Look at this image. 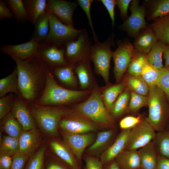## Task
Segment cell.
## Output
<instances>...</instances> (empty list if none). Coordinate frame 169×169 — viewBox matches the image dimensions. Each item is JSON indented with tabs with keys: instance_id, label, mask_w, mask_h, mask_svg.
<instances>
[{
	"instance_id": "1",
	"label": "cell",
	"mask_w": 169,
	"mask_h": 169,
	"mask_svg": "<svg viewBox=\"0 0 169 169\" xmlns=\"http://www.w3.org/2000/svg\"><path fill=\"white\" fill-rule=\"evenodd\" d=\"M11 58L16 64L19 95L28 102L36 100L45 86L46 64L35 56L24 60Z\"/></svg>"
},
{
	"instance_id": "2",
	"label": "cell",
	"mask_w": 169,
	"mask_h": 169,
	"mask_svg": "<svg viewBox=\"0 0 169 169\" xmlns=\"http://www.w3.org/2000/svg\"><path fill=\"white\" fill-rule=\"evenodd\" d=\"M45 73V88L41 96L36 101V104L50 106L66 104L87 94V91L69 90L60 86L55 81L49 67L46 64Z\"/></svg>"
},
{
	"instance_id": "3",
	"label": "cell",
	"mask_w": 169,
	"mask_h": 169,
	"mask_svg": "<svg viewBox=\"0 0 169 169\" xmlns=\"http://www.w3.org/2000/svg\"><path fill=\"white\" fill-rule=\"evenodd\" d=\"M73 110L97 126L113 129V118L106 109L97 88L94 90L86 100L75 105Z\"/></svg>"
},
{
	"instance_id": "4",
	"label": "cell",
	"mask_w": 169,
	"mask_h": 169,
	"mask_svg": "<svg viewBox=\"0 0 169 169\" xmlns=\"http://www.w3.org/2000/svg\"><path fill=\"white\" fill-rule=\"evenodd\" d=\"M149 113L146 120L155 131L165 130L169 115V107L164 92L157 85L149 87L148 93Z\"/></svg>"
},
{
	"instance_id": "5",
	"label": "cell",
	"mask_w": 169,
	"mask_h": 169,
	"mask_svg": "<svg viewBox=\"0 0 169 169\" xmlns=\"http://www.w3.org/2000/svg\"><path fill=\"white\" fill-rule=\"evenodd\" d=\"M66 111L61 107L35 103L31 107L30 111L41 129L47 135L54 137L58 135L59 123Z\"/></svg>"
},
{
	"instance_id": "6",
	"label": "cell",
	"mask_w": 169,
	"mask_h": 169,
	"mask_svg": "<svg viewBox=\"0 0 169 169\" xmlns=\"http://www.w3.org/2000/svg\"><path fill=\"white\" fill-rule=\"evenodd\" d=\"M113 42L108 39L100 42L98 39L95 41L90 50V59L94 63L95 70L103 77L106 84L109 82L110 61L112 57L110 45Z\"/></svg>"
},
{
	"instance_id": "7",
	"label": "cell",
	"mask_w": 169,
	"mask_h": 169,
	"mask_svg": "<svg viewBox=\"0 0 169 169\" xmlns=\"http://www.w3.org/2000/svg\"><path fill=\"white\" fill-rule=\"evenodd\" d=\"M49 30L47 38V42L65 46L68 42L76 40L84 29H77L66 25L51 13H49Z\"/></svg>"
},
{
	"instance_id": "8",
	"label": "cell",
	"mask_w": 169,
	"mask_h": 169,
	"mask_svg": "<svg viewBox=\"0 0 169 169\" xmlns=\"http://www.w3.org/2000/svg\"><path fill=\"white\" fill-rule=\"evenodd\" d=\"M59 126L62 131L73 134H84L97 131L96 125L74 110H66Z\"/></svg>"
},
{
	"instance_id": "9",
	"label": "cell",
	"mask_w": 169,
	"mask_h": 169,
	"mask_svg": "<svg viewBox=\"0 0 169 169\" xmlns=\"http://www.w3.org/2000/svg\"><path fill=\"white\" fill-rule=\"evenodd\" d=\"M65 46L48 43L44 40L38 42L35 56L44 62L49 67L69 64L65 58Z\"/></svg>"
},
{
	"instance_id": "10",
	"label": "cell",
	"mask_w": 169,
	"mask_h": 169,
	"mask_svg": "<svg viewBox=\"0 0 169 169\" xmlns=\"http://www.w3.org/2000/svg\"><path fill=\"white\" fill-rule=\"evenodd\" d=\"M92 46L87 32L85 29L75 40L69 41L65 45V58L69 64H74L90 58Z\"/></svg>"
},
{
	"instance_id": "11",
	"label": "cell",
	"mask_w": 169,
	"mask_h": 169,
	"mask_svg": "<svg viewBox=\"0 0 169 169\" xmlns=\"http://www.w3.org/2000/svg\"><path fill=\"white\" fill-rule=\"evenodd\" d=\"M156 135L152 126L146 119H143L131 129L125 150H138L152 141Z\"/></svg>"
},
{
	"instance_id": "12",
	"label": "cell",
	"mask_w": 169,
	"mask_h": 169,
	"mask_svg": "<svg viewBox=\"0 0 169 169\" xmlns=\"http://www.w3.org/2000/svg\"><path fill=\"white\" fill-rule=\"evenodd\" d=\"M112 52L114 64V72L116 82L118 83L128 69L135 49L129 42H121Z\"/></svg>"
},
{
	"instance_id": "13",
	"label": "cell",
	"mask_w": 169,
	"mask_h": 169,
	"mask_svg": "<svg viewBox=\"0 0 169 169\" xmlns=\"http://www.w3.org/2000/svg\"><path fill=\"white\" fill-rule=\"evenodd\" d=\"M131 2L130 8L131 15L120 27L135 38L141 30L146 28L145 19L146 9L144 6L139 5L138 0H133Z\"/></svg>"
},
{
	"instance_id": "14",
	"label": "cell",
	"mask_w": 169,
	"mask_h": 169,
	"mask_svg": "<svg viewBox=\"0 0 169 169\" xmlns=\"http://www.w3.org/2000/svg\"><path fill=\"white\" fill-rule=\"evenodd\" d=\"M63 141L73 152L79 164L84 151L94 141L96 136L94 132L73 134L62 131Z\"/></svg>"
},
{
	"instance_id": "15",
	"label": "cell",
	"mask_w": 169,
	"mask_h": 169,
	"mask_svg": "<svg viewBox=\"0 0 169 169\" xmlns=\"http://www.w3.org/2000/svg\"><path fill=\"white\" fill-rule=\"evenodd\" d=\"M77 2L63 0H47L46 11L51 13L64 24L74 26L73 15Z\"/></svg>"
},
{
	"instance_id": "16",
	"label": "cell",
	"mask_w": 169,
	"mask_h": 169,
	"mask_svg": "<svg viewBox=\"0 0 169 169\" xmlns=\"http://www.w3.org/2000/svg\"><path fill=\"white\" fill-rule=\"evenodd\" d=\"M38 42L32 40L17 45L5 44L0 48L4 54L21 59H27L35 56Z\"/></svg>"
},
{
	"instance_id": "17",
	"label": "cell",
	"mask_w": 169,
	"mask_h": 169,
	"mask_svg": "<svg viewBox=\"0 0 169 169\" xmlns=\"http://www.w3.org/2000/svg\"><path fill=\"white\" fill-rule=\"evenodd\" d=\"M19 152L29 157L39 149L41 143V137L36 128L24 131L19 138Z\"/></svg>"
},
{
	"instance_id": "18",
	"label": "cell",
	"mask_w": 169,
	"mask_h": 169,
	"mask_svg": "<svg viewBox=\"0 0 169 169\" xmlns=\"http://www.w3.org/2000/svg\"><path fill=\"white\" fill-rule=\"evenodd\" d=\"M131 129L122 130L113 143L100 156L103 165L114 160L126 147Z\"/></svg>"
},
{
	"instance_id": "19",
	"label": "cell",
	"mask_w": 169,
	"mask_h": 169,
	"mask_svg": "<svg viewBox=\"0 0 169 169\" xmlns=\"http://www.w3.org/2000/svg\"><path fill=\"white\" fill-rule=\"evenodd\" d=\"M11 112L22 126L24 131L36 128L35 120L25 102L16 98Z\"/></svg>"
},
{
	"instance_id": "20",
	"label": "cell",
	"mask_w": 169,
	"mask_h": 169,
	"mask_svg": "<svg viewBox=\"0 0 169 169\" xmlns=\"http://www.w3.org/2000/svg\"><path fill=\"white\" fill-rule=\"evenodd\" d=\"M115 133L114 129L98 132L94 142L85 150L87 155L97 157L110 146Z\"/></svg>"
},
{
	"instance_id": "21",
	"label": "cell",
	"mask_w": 169,
	"mask_h": 169,
	"mask_svg": "<svg viewBox=\"0 0 169 169\" xmlns=\"http://www.w3.org/2000/svg\"><path fill=\"white\" fill-rule=\"evenodd\" d=\"M50 146L54 153L72 169H80V164L63 141L52 140Z\"/></svg>"
},
{
	"instance_id": "22",
	"label": "cell",
	"mask_w": 169,
	"mask_h": 169,
	"mask_svg": "<svg viewBox=\"0 0 169 169\" xmlns=\"http://www.w3.org/2000/svg\"><path fill=\"white\" fill-rule=\"evenodd\" d=\"M135 38L133 45L134 49L146 54L157 41L155 32L150 27L141 30Z\"/></svg>"
},
{
	"instance_id": "23",
	"label": "cell",
	"mask_w": 169,
	"mask_h": 169,
	"mask_svg": "<svg viewBox=\"0 0 169 169\" xmlns=\"http://www.w3.org/2000/svg\"><path fill=\"white\" fill-rule=\"evenodd\" d=\"M141 168L142 169H157L158 154L153 141L137 150Z\"/></svg>"
},
{
	"instance_id": "24",
	"label": "cell",
	"mask_w": 169,
	"mask_h": 169,
	"mask_svg": "<svg viewBox=\"0 0 169 169\" xmlns=\"http://www.w3.org/2000/svg\"><path fill=\"white\" fill-rule=\"evenodd\" d=\"M114 160L121 169H139L141 168L137 150H124Z\"/></svg>"
},
{
	"instance_id": "25",
	"label": "cell",
	"mask_w": 169,
	"mask_h": 169,
	"mask_svg": "<svg viewBox=\"0 0 169 169\" xmlns=\"http://www.w3.org/2000/svg\"><path fill=\"white\" fill-rule=\"evenodd\" d=\"M0 120L1 130L7 136L19 138L24 131L22 125L11 112Z\"/></svg>"
},
{
	"instance_id": "26",
	"label": "cell",
	"mask_w": 169,
	"mask_h": 169,
	"mask_svg": "<svg viewBox=\"0 0 169 169\" xmlns=\"http://www.w3.org/2000/svg\"><path fill=\"white\" fill-rule=\"evenodd\" d=\"M28 20L32 24L46 10L47 0H24Z\"/></svg>"
},
{
	"instance_id": "27",
	"label": "cell",
	"mask_w": 169,
	"mask_h": 169,
	"mask_svg": "<svg viewBox=\"0 0 169 169\" xmlns=\"http://www.w3.org/2000/svg\"><path fill=\"white\" fill-rule=\"evenodd\" d=\"M49 13L45 10L38 18L34 24L31 40L39 42L47 38L49 30Z\"/></svg>"
},
{
	"instance_id": "28",
	"label": "cell",
	"mask_w": 169,
	"mask_h": 169,
	"mask_svg": "<svg viewBox=\"0 0 169 169\" xmlns=\"http://www.w3.org/2000/svg\"><path fill=\"white\" fill-rule=\"evenodd\" d=\"M150 27L155 32L157 40L165 45L169 44V13L155 19Z\"/></svg>"
},
{
	"instance_id": "29",
	"label": "cell",
	"mask_w": 169,
	"mask_h": 169,
	"mask_svg": "<svg viewBox=\"0 0 169 169\" xmlns=\"http://www.w3.org/2000/svg\"><path fill=\"white\" fill-rule=\"evenodd\" d=\"M10 93L19 95L16 67L10 75L0 80V98L6 96Z\"/></svg>"
},
{
	"instance_id": "30",
	"label": "cell",
	"mask_w": 169,
	"mask_h": 169,
	"mask_svg": "<svg viewBox=\"0 0 169 169\" xmlns=\"http://www.w3.org/2000/svg\"><path fill=\"white\" fill-rule=\"evenodd\" d=\"M131 91L125 89L114 102L109 113L114 118H117L124 114L128 108Z\"/></svg>"
},
{
	"instance_id": "31",
	"label": "cell",
	"mask_w": 169,
	"mask_h": 169,
	"mask_svg": "<svg viewBox=\"0 0 169 169\" xmlns=\"http://www.w3.org/2000/svg\"><path fill=\"white\" fill-rule=\"evenodd\" d=\"M74 64L55 67L54 73L62 83L70 86H74L76 80L74 73Z\"/></svg>"
},
{
	"instance_id": "32",
	"label": "cell",
	"mask_w": 169,
	"mask_h": 169,
	"mask_svg": "<svg viewBox=\"0 0 169 169\" xmlns=\"http://www.w3.org/2000/svg\"><path fill=\"white\" fill-rule=\"evenodd\" d=\"M125 86L124 83H120L107 88L103 91L102 97L103 101L109 112L115 101L125 90Z\"/></svg>"
},
{
	"instance_id": "33",
	"label": "cell",
	"mask_w": 169,
	"mask_h": 169,
	"mask_svg": "<svg viewBox=\"0 0 169 169\" xmlns=\"http://www.w3.org/2000/svg\"><path fill=\"white\" fill-rule=\"evenodd\" d=\"M149 2L150 10L148 19H155L169 13V0L147 1Z\"/></svg>"
},
{
	"instance_id": "34",
	"label": "cell",
	"mask_w": 169,
	"mask_h": 169,
	"mask_svg": "<svg viewBox=\"0 0 169 169\" xmlns=\"http://www.w3.org/2000/svg\"><path fill=\"white\" fill-rule=\"evenodd\" d=\"M153 141L158 155L169 158V129L157 132Z\"/></svg>"
},
{
	"instance_id": "35",
	"label": "cell",
	"mask_w": 169,
	"mask_h": 169,
	"mask_svg": "<svg viewBox=\"0 0 169 169\" xmlns=\"http://www.w3.org/2000/svg\"><path fill=\"white\" fill-rule=\"evenodd\" d=\"M146 55V54L135 49L131 61L127 69L129 74L133 76L141 75L143 68L148 62Z\"/></svg>"
},
{
	"instance_id": "36",
	"label": "cell",
	"mask_w": 169,
	"mask_h": 169,
	"mask_svg": "<svg viewBox=\"0 0 169 169\" xmlns=\"http://www.w3.org/2000/svg\"><path fill=\"white\" fill-rule=\"evenodd\" d=\"M165 45L161 42L157 40L146 55L148 62L158 69H161L164 67L162 57Z\"/></svg>"
},
{
	"instance_id": "37",
	"label": "cell",
	"mask_w": 169,
	"mask_h": 169,
	"mask_svg": "<svg viewBox=\"0 0 169 169\" xmlns=\"http://www.w3.org/2000/svg\"><path fill=\"white\" fill-rule=\"evenodd\" d=\"M0 142V154L12 157L19 152V138L5 135Z\"/></svg>"
},
{
	"instance_id": "38",
	"label": "cell",
	"mask_w": 169,
	"mask_h": 169,
	"mask_svg": "<svg viewBox=\"0 0 169 169\" xmlns=\"http://www.w3.org/2000/svg\"><path fill=\"white\" fill-rule=\"evenodd\" d=\"M4 1L17 22L23 23L28 21L23 0H5Z\"/></svg>"
},
{
	"instance_id": "39",
	"label": "cell",
	"mask_w": 169,
	"mask_h": 169,
	"mask_svg": "<svg viewBox=\"0 0 169 169\" xmlns=\"http://www.w3.org/2000/svg\"><path fill=\"white\" fill-rule=\"evenodd\" d=\"M77 62L74 67L80 85L82 89H86L90 85L91 83L89 66L87 61L82 60Z\"/></svg>"
},
{
	"instance_id": "40",
	"label": "cell",
	"mask_w": 169,
	"mask_h": 169,
	"mask_svg": "<svg viewBox=\"0 0 169 169\" xmlns=\"http://www.w3.org/2000/svg\"><path fill=\"white\" fill-rule=\"evenodd\" d=\"M128 88L131 91L146 96L148 94L149 87L141 75H131L127 79Z\"/></svg>"
},
{
	"instance_id": "41",
	"label": "cell",
	"mask_w": 169,
	"mask_h": 169,
	"mask_svg": "<svg viewBox=\"0 0 169 169\" xmlns=\"http://www.w3.org/2000/svg\"><path fill=\"white\" fill-rule=\"evenodd\" d=\"M45 149V146H43L30 156L25 169H44Z\"/></svg>"
},
{
	"instance_id": "42",
	"label": "cell",
	"mask_w": 169,
	"mask_h": 169,
	"mask_svg": "<svg viewBox=\"0 0 169 169\" xmlns=\"http://www.w3.org/2000/svg\"><path fill=\"white\" fill-rule=\"evenodd\" d=\"M159 72L160 69H157L147 62L142 69L141 76L149 87L156 85Z\"/></svg>"
},
{
	"instance_id": "43",
	"label": "cell",
	"mask_w": 169,
	"mask_h": 169,
	"mask_svg": "<svg viewBox=\"0 0 169 169\" xmlns=\"http://www.w3.org/2000/svg\"><path fill=\"white\" fill-rule=\"evenodd\" d=\"M148 97L131 91L128 109L132 112H136L142 107L148 105Z\"/></svg>"
},
{
	"instance_id": "44",
	"label": "cell",
	"mask_w": 169,
	"mask_h": 169,
	"mask_svg": "<svg viewBox=\"0 0 169 169\" xmlns=\"http://www.w3.org/2000/svg\"><path fill=\"white\" fill-rule=\"evenodd\" d=\"M156 85L164 92L169 100V66L164 67L160 69Z\"/></svg>"
},
{
	"instance_id": "45",
	"label": "cell",
	"mask_w": 169,
	"mask_h": 169,
	"mask_svg": "<svg viewBox=\"0 0 169 169\" xmlns=\"http://www.w3.org/2000/svg\"><path fill=\"white\" fill-rule=\"evenodd\" d=\"M14 99L13 95L10 94L0 99V119L11 112L13 106Z\"/></svg>"
},
{
	"instance_id": "46",
	"label": "cell",
	"mask_w": 169,
	"mask_h": 169,
	"mask_svg": "<svg viewBox=\"0 0 169 169\" xmlns=\"http://www.w3.org/2000/svg\"><path fill=\"white\" fill-rule=\"evenodd\" d=\"M94 1L93 0H78L77 2L86 15L93 35V39L95 41L98 38L94 30L90 12L91 6Z\"/></svg>"
},
{
	"instance_id": "47",
	"label": "cell",
	"mask_w": 169,
	"mask_h": 169,
	"mask_svg": "<svg viewBox=\"0 0 169 169\" xmlns=\"http://www.w3.org/2000/svg\"><path fill=\"white\" fill-rule=\"evenodd\" d=\"M142 120L140 116H127L120 121V127L122 130L131 129L139 124Z\"/></svg>"
},
{
	"instance_id": "48",
	"label": "cell",
	"mask_w": 169,
	"mask_h": 169,
	"mask_svg": "<svg viewBox=\"0 0 169 169\" xmlns=\"http://www.w3.org/2000/svg\"><path fill=\"white\" fill-rule=\"evenodd\" d=\"M29 157L19 152L12 157L10 169H23Z\"/></svg>"
},
{
	"instance_id": "49",
	"label": "cell",
	"mask_w": 169,
	"mask_h": 169,
	"mask_svg": "<svg viewBox=\"0 0 169 169\" xmlns=\"http://www.w3.org/2000/svg\"><path fill=\"white\" fill-rule=\"evenodd\" d=\"M84 169H103V165L97 157L87 155L84 157Z\"/></svg>"
},
{
	"instance_id": "50",
	"label": "cell",
	"mask_w": 169,
	"mask_h": 169,
	"mask_svg": "<svg viewBox=\"0 0 169 169\" xmlns=\"http://www.w3.org/2000/svg\"><path fill=\"white\" fill-rule=\"evenodd\" d=\"M107 10L112 23L113 28L115 22V8L116 5L115 0H100Z\"/></svg>"
},
{
	"instance_id": "51",
	"label": "cell",
	"mask_w": 169,
	"mask_h": 169,
	"mask_svg": "<svg viewBox=\"0 0 169 169\" xmlns=\"http://www.w3.org/2000/svg\"><path fill=\"white\" fill-rule=\"evenodd\" d=\"M13 19L14 18L10 9L4 1L0 0V20L5 18Z\"/></svg>"
},
{
	"instance_id": "52",
	"label": "cell",
	"mask_w": 169,
	"mask_h": 169,
	"mask_svg": "<svg viewBox=\"0 0 169 169\" xmlns=\"http://www.w3.org/2000/svg\"><path fill=\"white\" fill-rule=\"evenodd\" d=\"M131 0H116V5L119 8L120 15L122 19L126 20L127 16V10Z\"/></svg>"
},
{
	"instance_id": "53",
	"label": "cell",
	"mask_w": 169,
	"mask_h": 169,
	"mask_svg": "<svg viewBox=\"0 0 169 169\" xmlns=\"http://www.w3.org/2000/svg\"><path fill=\"white\" fill-rule=\"evenodd\" d=\"M12 161V157L0 154V169H10Z\"/></svg>"
},
{
	"instance_id": "54",
	"label": "cell",
	"mask_w": 169,
	"mask_h": 169,
	"mask_svg": "<svg viewBox=\"0 0 169 169\" xmlns=\"http://www.w3.org/2000/svg\"><path fill=\"white\" fill-rule=\"evenodd\" d=\"M157 169H169V158L158 155Z\"/></svg>"
},
{
	"instance_id": "55",
	"label": "cell",
	"mask_w": 169,
	"mask_h": 169,
	"mask_svg": "<svg viewBox=\"0 0 169 169\" xmlns=\"http://www.w3.org/2000/svg\"><path fill=\"white\" fill-rule=\"evenodd\" d=\"M46 169H72L67 165L56 162L50 164Z\"/></svg>"
},
{
	"instance_id": "56",
	"label": "cell",
	"mask_w": 169,
	"mask_h": 169,
	"mask_svg": "<svg viewBox=\"0 0 169 169\" xmlns=\"http://www.w3.org/2000/svg\"><path fill=\"white\" fill-rule=\"evenodd\" d=\"M163 57L165 60V67L169 66V44L165 45L163 51Z\"/></svg>"
},
{
	"instance_id": "57",
	"label": "cell",
	"mask_w": 169,
	"mask_h": 169,
	"mask_svg": "<svg viewBox=\"0 0 169 169\" xmlns=\"http://www.w3.org/2000/svg\"><path fill=\"white\" fill-rule=\"evenodd\" d=\"M103 169H121L115 160L103 165Z\"/></svg>"
},
{
	"instance_id": "58",
	"label": "cell",
	"mask_w": 169,
	"mask_h": 169,
	"mask_svg": "<svg viewBox=\"0 0 169 169\" xmlns=\"http://www.w3.org/2000/svg\"><path fill=\"white\" fill-rule=\"evenodd\" d=\"M165 129H169V122Z\"/></svg>"
},
{
	"instance_id": "59",
	"label": "cell",
	"mask_w": 169,
	"mask_h": 169,
	"mask_svg": "<svg viewBox=\"0 0 169 169\" xmlns=\"http://www.w3.org/2000/svg\"><path fill=\"white\" fill-rule=\"evenodd\" d=\"M139 169H142L141 168H139Z\"/></svg>"
}]
</instances>
